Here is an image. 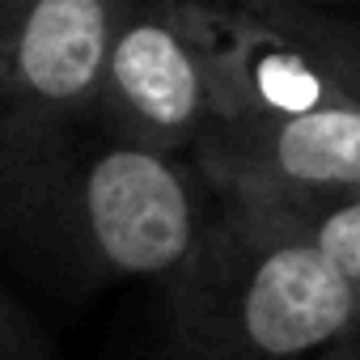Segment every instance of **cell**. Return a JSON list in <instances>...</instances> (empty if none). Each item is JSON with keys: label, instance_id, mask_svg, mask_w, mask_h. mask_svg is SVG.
Listing matches in <instances>:
<instances>
[{"label": "cell", "instance_id": "277c9868", "mask_svg": "<svg viewBox=\"0 0 360 360\" xmlns=\"http://www.w3.org/2000/svg\"><path fill=\"white\" fill-rule=\"evenodd\" d=\"M127 0H0V94L13 110L98 115Z\"/></svg>", "mask_w": 360, "mask_h": 360}, {"label": "cell", "instance_id": "52a82bcc", "mask_svg": "<svg viewBox=\"0 0 360 360\" xmlns=\"http://www.w3.org/2000/svg\"><path fill=\"white\" fill-rule=\"evenodd\" d=\"M22 343H26V326L18 309L5 301V292H0V356H22Z\"/></svg>", "mask_w": 360, "mask_h": 360}, {"label": "cell", "instance_id": "7a4b0ae2", "mask_svg": "<svg viewBox=\"0 0 360 360\" xmlns=\"http://www.w3.org/2000/svg\"><path fill=\"white\" fill-rule=\"evenodd\" d=\"M169 288L178 360H318L360 330V292L263 204L225 200Z\"/></svg>", "mask_w": 360, "mask_h": 360}, {"label": "cell", "instance_id": "5b68a950", "mask_svg": "<svg viewBox=\"0 0 360 360\" xmlns=\"http://www.w3.org/2000/svg\"><path fill=\"white\" fill-rule=\"evenodd\" d=\"M259 13L271 22L280 39H288L309 60V68L322 81H330L335 89L360 102V22L356 18H339L330 9H276V5H259Z\"/></svg>", "mask_w": 360, "mask_h": 360}, {"label": "cell", "instance_id": "9c48e42d", "mask_svg": "<svg viewBox=\"0 0 360 360\" xmlns=\"http://www.w3.org/2000/svg\"><path fill=\"white\" fill-rule=\"evenodd\" d=\"M318 360H360V343H356V339H343V343H335L330 352H322Z\"/></svg>", "mask_w": 360, "mask_h": 360}, {"label": "cell", "instance_id": "ba28073f", "mask_svg": "<svg viewBox=\"0 0 360 360\" xmlns=\"http://www.w3.org/2000/svg\"><path fill=\"white\" fill-rule=\"evenodd\" d=\"M250 5H276V9H330L335 0H250Z\"/></svg>", "mask_w": 360, "mask_h": 360}, {"label": "cell", "instance_id": "8992f818", "mask_svg": "<svg viewBox=\"0 0 360 360\" xmlns=\"http://www.w3.org/2000/svg\"><path fill=\"white\" fill-rule=\"evenodd\" d=\"M263 208L297 225L322 250V259L360 292V191L305 195V200H284V204H263Z\"/></svg>", "mask_w": 360, "mask_h": 360}, {"label": "cell", "instance_id": "6da1fadb", "mask_svg": "<svg viewBox=\"0 0 360 360\" xmlns=\"http://www.w3.org/2000/svg\"><path fill=\"white\" fill-rule=\"evenodd\" d=\"M89 115L0 110V229L81 280H174L195 255L204 217L191 174L174 153Z\"/></svg>", "mask_w": 360, "mask_h": 360}, {"label": "cell", "instance_id": "3957f363", "mask_svg": "<svg viewBox=\"0 0 360 360\" xmlns=\"http://www.w3.org/2000/svg\"><path fill=\"white\" fill-rule=\"evenodd\" d=\"M98 119L136 144L195 153L217 119V60L204 18L165 0H127L102 72Z\"/></svg>", "mask_w": 360, "mask_h": 360}]
</instances>
